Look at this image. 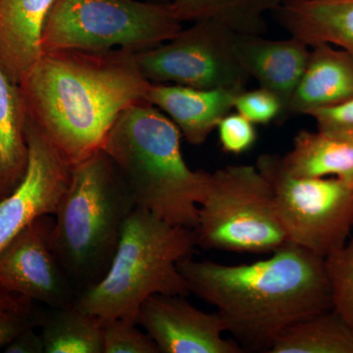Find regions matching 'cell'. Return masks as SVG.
<instances>
[{
	"mask_svg": "<svg viewBox=\"0 0 353 353\" xmlns=\"http://www.w3.org/2000/svg\"><path fill=\"white\" fill-rule=\"evenodd\" d=\"M276 13L307 46L331 44L353 54V0H287Z\"/></svg>",
	"mask_w": 353,
	"mask_h": 353,
	"instance_id": "obj_17",
	"label": "cell"
},
{
	"mask_svg": "<svg viewBox=\"0 0 353 353\" xmlns=\"http://www.w3.org/2000/svg\"><path fill=\"white\" fill-rule=\"evenodd\" d=\"M150 85L131 51L57 50L19 87L30 119L73 166L101 150L125 109L148 102Z\"/></svg>",
	"mask_w": 353,
	"mask_h": 353,
	"instance_id": "obj_2",
	"label": "cell"
},
{
	"mask_svg": "<svg viewBox=\"0 0 353 353\" xmlns=\"http://www.w3.org/2000/svg\"><path fill=\"white\" fill-rule=\"evenodd\" d=\"M194 233L204 250L272 253L289 243L270 183L252 165H230L211 173Z\"/></svg>",
	"mask_w": 353,
	"mask_h": 353,
	"instance_id": "obj_7",
	"label": "cell"
},
{
	"mask_svg": "<svg viewBox=\"0 0 353 353\" xmlns=\"http://www.w3.org/2000/svg\"><path fill=\"white\" fill-rule=\"evenodd\" d=\"M27 120L19 85L0 68V201L20 185L27 173Z\"/></svg>",
	"mask_w": 353,
	"mask_h": 353,
	"instance_id": "obj_18",
	"label": "cell"
},
{
	"mask_svg": "<svg viewBox=\"0 0 353 353\" xmlns=\"http://www.w3.org/2000/svg\"><path fill=\"white\" fill-rule=\"evenodd\" d=\"M255 166L270 183L289 243L323 259L347 243L353 228V183L294 175L280 155L262 154Z\"/></svg>",
	"mask_w": 353,
	"mask_h": 353,
	"instance_id": "obj_8",
	"label": "cell"
},
{
	"mask_svg": "<svg viewBox=\"0 0 353 353\" xmlns=\"http://www.w3.org/2000/svg\"><path fill=\"white\" fill-rule=\"evenodd\" d=\"M287 0H171L181 22L215 19L239 34L262 36L266 32L265 15L276 12Z\"/></svg>",
	"mask_w": 353,
	"mask_h": 353,
	"instance_id": "obj_20",
	"label": "cell"
},
{
	"mask_svg": "<svg viewBox=\"0 0 353 353\" xmlns=\"http://www.w3.org/2000/svg\"><path fill=\"white\" fill-rule=\"evenodd\" d=\"M234 109L253 124H268L285 114L282 101L270 90H243L236 97Z\"/></svg>",
	"mask_w": 353,
	"mask_h": 353,
	"instance_id": "obj_26",
	"label": "cell"
},
{
	"mask_svg": "<svg viewBox=\"0 0 353 353\" xmlns=\"http://www.w3.org/2000/svg\"><path fill=\"white\" fill-rule=\"evenodd\" d=\"M29 165L20 185L0 201V252L41 216L55 215L68 188L72 166L29 116Z\"/></svg>",
	"mask_w": 353,
	"mask_h": 353,
	"instance_id": "obj_11",
	"label": "cell"
},
{
	"mask_svg": "<svg viewBox=\"0 0 353 353\" xmlns=\"http://www.w3.org/2000/svg\"><path fill=\"white\" fill-rule=\"evenodd\" d=\"M196 246L194 230L136 208L126 221L108 273L79 294L74 305L102 323L121 319L137 325L139 309L148 297L189 296L178 264L192 256Z\"/></svg>",
	"mask_w": 353,
	"mask_h": 353,
	"instance_id": "obj_5",
	"label": "cell"
},
{
	"mask_svg": "<svg viewBox=\"0 0 353 353\" xmlns=\"http://www.w3.org/2000/svg\"><path fill=\"white\" fill-rule=\"evenodd\" d=\"M240 92L152 83L146 101L175 123L188 143L201 145L220 121L233 110Z\"/></svg>",
	"mask_w": 353,
	"mask_h": 353,
	"instance_id": "obj_14",
	"label": "cell"
},
{
	"mask_svg": "<svg viewBox=\"0 0 353 353\" xmlns=\"http://www.w3.org/2000/svg\"><path fill=\"white\" fill-rule=\"evenodd\" d=\"M325 265L334 309L353 329V236L341 248L325 257Z\"/></svg>",
	"mask_w": 353,
	"mask_h": 353,
	"instance_id": "obj_24",
	"label": "cell"
},
{
	"mask_svg": "<svg viewBox=\"0 0 353 353\" xmlns=\"http://www.w3.org/2000/svg\"><path fill=\"white\" fill-rule=\"evenodd\" d=\"M54 216L32 221L0 252V288L48 307L75 303L78 292L51 245Z\"/></svg>",
	"mask_w": 353,
	"mask_h": 353,
	"instance_id": "obj_10",
	"label": "cell"
},
{
	"mask_svg": "<svg viewBox=\"0 0 353 353\" xmlns=\"http://www.w3.org/2000/svg\"><path fill=\"white\" fill-rule=\"evenodd\" d=\"M170 2L54 0L44 24L43 52H139L173 39L183 29Z\"/></svg>",
	"mask_w": 353,
	"mask_h": 353,
	"instance_id": "obj_6",
	"label": "cell"
},
{
	"mask_svg": "<svg viewBox=\"0 0 353 353\" xmlns=\"http://www.w3.org/2000/svg\"><path fill=\"white\" fill-rule=\"evenodd\" d=\"M43 313L29 297L0 288V352L27 330L41 326Z\"/></svg>",
	"mask_w": 353,
	"mask_h": 353,
	"instance_id": "obj_23",
	"label": "cell"
},
{
	"mask_svg": "<svg viewBox=\"0 0 353 353\" xmlns=\"http://www.w3.org/2000/svg\"><path fill=\"white\" fill-rule=\"evenodd\" d=\"M54 0H0V68L19 85L43 54L41 37Z\"/></svg>",
	"mask_w": 353,
	"mask_h": 353,
	"instance_id": "obj_15",
	"label": "cell"
},
{
	"mask_svg": "<svg viewBox=\"0 0 353 353\" xmlns=\"http://www.w3.org/2000/svg\"><path fill=\"white\" fill-rule=\"evenodd\" d=\"M309 48L294 37L275 41L238 34L236 39V52L241 66L260 87L277 95L284 104L285 114L307 64Z\"/></svg>",
	"mask_w": 353,
	"mask_h": 353,
	"instance_id": "obj_13",
	"label": "cell"
},
{
	"mask_svg": "<svg viewBox=\"0 0 353 353\" xmlns=\"http://www.w3.org/2000/svg\"><path fill=\"white\" fill-rule=\"evenodd\" d=\"M185 296L155 294L139 311L137 325L152 336L161 353H243L223 334L226 325L217 312L194 307Z\"/></svg>",
	"mask_w": 353,
	"mask_h": 353,
	"instance_id": "obj_12",
	"label": "cell"
},
{
	"mask_svg": "<svg viewBox=\"0 0 353 353\" xmlns=\"http://www.w3.org/2000/svg\"><path fill=\"white\" fill-rule=\"evenodd\" d=\"M182 137L166 114L148 102H139L120 114L101 150L112 160L137 208L194 230L211 173L188 166Z\"/></svg>",
	"mask_w": 353,
	"mask_h": 353,
	"instance_id": "obj_3",
	"label": "cell"
},
{
	"mask_svg": "<svg viewBox=\"0 0 353 353\" xmlns=\"http://www.w3.org/2000/svg\"><path fill=\"white\" fill-rule=\"evenodd\" d=\"M136 326L121 319L103 323L104 353H159L152 336Z\"/></svg>",
	"mask_w": 353,
	"mask_h": 353,
	"instance_id": "obj_25",
	"label": "cell"
},
{
	"mask_svg": "<svg viewBox=\"0 0 353 353\" xmlns=\"http://www.w3.org/2000/svg\"><path fill=\"white\" fill-rule=\"evenodd\" d=\"M6 353H44V343L41 334L36 329H30L14 339L3 350Z\"/></svg>",
	"mask_w": 353,
	"mask_h": 353,
	"instance_id": "obj_29",
	"label": "cell"
},
{
	"mask_svg": "<svg viewBox=\"0 0 353 353\" xmlns=\"http://www.w3.org/2000/svg\"><path fill=\"white\" fill-rule=\"evenodd\" d=\"M192 23L164 43L134 52L146 80L203 90H245L250 77L236 55L238 34L215 19Z\"/></svg>",
	"mask_w": 353,
	"mask_h": 353,
	"instance_id": "obj_9",
	"label": "cell"
},
{
	"mask_svg": "<svg viewBox=\"0 0 353 353\" xmlns=\"http://www.w3.org/2000/svg\"><path fill=\"white\" fill-rule=\"evenodd\" d=\"M318 130L353 139V99L310 114Z\"/></svg>",
	"mask_w": 353,
	"mask_h": 353,
	"instance_id": "obj_28",
	"label": "cell"
},
{
	"mask_svg": "<svg viewBox=\"0 0 353 353\" xmlns=\"http://www.w3.org/2000/svg\"><path fill=\"white\" fill-rule=\"evenodd\" d=\"M136 208L103 150L72 166L68 188L54 215L51 245L78 294L106 275Z\"/></svg>",
	"mask_w": 353,
	"mask_h": 353,
	"instance_id": "obj_4",
	"label": "cell"
},
{
	"mask_svg": "<svg viewBox=\"0 0 353 353\" xmlns=\"http://www.w3.org/2000/svg\"><path fill=\"white\" fill-rule=\"evenodd\" d=\"M285 168L308 178L341 179L353 183V139L323 132L303 131L283 157Z\"/></svg>",
	"mask_w": 353,
	"mask_h": 353,
	"instance_id": "obj_19",
	"label": "cell"
},
{
	"mask_svg": "<svg viewBox=\"0 0 353 353\" xmlns=\"http://www.w3.org/2000/svg\"><path fill=\"white\" fill-rule=\"evenodd\" d=\"M178 267L190 294L216 308L245 352L269 353L294 323L334 308L325 259L296 243L250 264L190 256Z\"/></svg>",
	"mask_w": 353,
	"mask_h": 353,
	"instance_id": "obj_1",
	"label": "cell"
},
{
	"mask_svg": "<svg viewBox=\"0 0 353 353\" xmlns=\"http://www.w3.org/2000/svg\"><path fill=\"white\" fill-rule=\"evenodd\" d=\"M269 353H353V329L333 308L294 323Z\"/></svg>",
	"mask_w": 353,
	"mask_h": 353,
	"instance_id": "obj_22",
	"label": "cell"
},
{
	"mask_svg": "<svg viewBox=\"0 0 353 353\" xmlns=\"http://www.w3.org/2000/svg\"><path fill=\"white\" fill-rule=\"evenodd\" d=\"M44 353H104L103 323L74 304L44 311Z\"/></svg>",
	"mask_w": 353,
	"mask_h": 353,
	"instance_id": "obj_21",
	"label": "cell"
},
{
	"mask_svg": "<svg viewBox=\"0 0 353 353\" xmlns=\"http://www.w3.org/2000/svg\"><path fill=\"white\" fill-rule=\"evenodd\" d=\"M307 64L287 114L310 115L353 99V54L331 44L310 46Z\"/></svg>",
	"mask_w": 353,
	"mask_h": 353,
	"instance_id": "obj_16",
	"label": "cell"
},
{
	"mask_svg": "<svg viewBox=\"0 0 353 353\" xmlns=\"http://www.w3.org/2000/svg\"><path fill=\"white\" fill-rule=\"evenodd\" d=\"M148 1H154V2H170L171 0H148Z\"/></svg>",
	"mask_w": 353,
	"mask_h": 353,
	"instance_id": "obj_30",
	"label": "cell"
},
{
	"mask_svg": "<svg viewBox=\"0 0 353 353\" xmlns=\"http://www.w3.org/2000/svg\"><path fill=\"white\" fill-rule=\"evenodd\" d=\"M217 130L223 150L232 154L248 152L256 141L254 124L238 112L225 116Z\"/></svg>",
	"mask_w": 353,
	"mask_h": 353,
	"instance_id": "obj_27",
	"label": "cell"
}]
</instances>
